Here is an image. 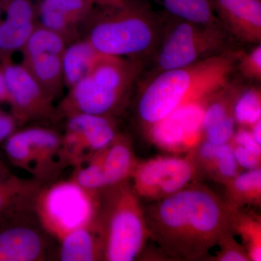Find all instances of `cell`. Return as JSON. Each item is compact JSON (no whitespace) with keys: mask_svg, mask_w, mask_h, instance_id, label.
<instances>
[{"mask_svg":"<svg viewBox=\"0 0 261 261\" xmlns=\"http://www.w3.org/2000/svg\"><path fill=\"white\" fill-rule=\"evenodd\" d=\"M230 218L212 192L192 187L165 197L146 222L165 250L175 256L192 258L200 256L222 238Z\"/></svg>","mask_w":261,"mask_h":261,"instance_id":"6da1fadb","label":"cell"},{"mask_svg":"<svg viewBox=\"0 0 261 261\" xmlns=\"http://www.w3.org/2000/svg\"><path fill=\"white\" fill-rule=\"evenodd\" d=\"M88 8L85 0H43L40 10H56L76 23L87 14Z\"/></svg>","mask_w":261,"mask_h":261,"instance_id":"d4e9b609","label":"cell"},{"mask_svg":"<svg viewBox=\"0 0 261 261\" xmlns=\"http://www.w3.org/2000/svg\"><path fill=\"white\" fill-rule=\"evenodd\" d=\"M116 9L96 20L86 38L104 56L123 58L147 54L159 45L162 22L147 5H114Z\"/></svg>","mask_w":261,"mask_h":261,"instance_id":"277c9868","label":"cell"},{"mask_svg":"<svg viewBox=\"0 0 261 261\" xmlns=\"http://www.w3.org/2000/svg\"><path fill=\"white\" fill-rule=\"evenodd\" d=\"M94 1H96V0H94ZM97 1L105 3L106 5H111V6H114V5H119L122 3L121 0H97Z\"/></svg>","mask_w":261,"mask_h":261,"instance_id":"d590c367","label":"cell"},{"mask_svg":"<svg viewBox=\"0 0 261 261\" xmlns=\"http://www.w3.org/2000/svg\"><path fill=\"white\" fill-rule=\"evenodd\" d=\"M250 258L252 260L260 261L261 260V247L260 245H257L251 247L250 252Z\"/></svg>","mask_w":261,"mask_h":261,"instance_id":"e575fe53","label":"cell"},{"mask_svg":"<svg viewBox=\"0 0 261 261\" xmlns=\"http://www.w3.org/2000/svg\"><path fill=\"white\" fill-rule=\"evenodd\" d=\"M103 174L107 187L126 181L133 173V156L129 146L124 141L115 139L100 152Z\"/></svg>","mask_w":261,"mask_h":261,"instance_id":"ac0fdd59","label":"cell"},{"mask_svg":"<svg viewBox=\"0 0 261 261\" xmlns=\"http://www.w3.org/2000/svg\"><path fill=\"white\" fill-rule=\"evenodd\" d=\"M233 116L240 124L253 125L261 118L260 89L251 87L240 92L233 105Z\"/></svg>","mask_w":261,"mask_h":261,"instance_id":"7402d4cb","label":"cell"},{"mask_svg":"<svg viewBox=\"0 0 261 261\" xmlns=\"http://www.w3.org/2000/svg\"><path fill=\"white\" fill-rule=\"evenodd\" d=\"M246 255L238 250H228L221 256L223 261H245L247 260Z\"/></svg>","mask_w":261,"mask_h":261,"instance_id":"1f68e13d","label":"cell"},{"mask_svg":"<svg viewBox=\"0 0 261 261\" xmlns=\"http://www.w3.org/2000/svg\"><path fill=\"white\" fill-rule=\"evenodd\" d=\"M234 186L237 190L247 195L258 194L260 192L261 171L258 168L250 169L236 178Z\"/></svg>","mask_w":261,"mask_h":261,"instance_id":"83f0119b","label":"cell"},{"mask_svg":"<svg viewBox=\"0 0 261 261\" xmlns=\"http://www.w3.org/2000/svg\"><path fill=\"white\" fill-rule=\"evenodd\" d=\"M231 37L222 25H200L176 19L163 29L157 47L159 73L189 66L231 50Z\"/></svg>","mask_w":261,"mask_h":261,"instance_id":"5b68a950","label":"cell"},{"mask_svg":"<svg viewBox=\"0 0 261 261\" xmlns=\"http://www.w3.org/2000/svg\"><path fill=\"white\" fill-rule=\"evenodd\" d=\"M157 1L175 19L200 25H222L215 13L211 0Z\"/></svg>","mask_w":261,"mask_h":261,"instance_id":"ffe728a7","label":"cell"},{"mask_svg":"<svg viewBox=\"0 0 261 261\" xmlns=\"http://www.w3.org/2000/svg\"><path fill=\"white\" fill-rule=\"evenodd\" d=\"M18 122L13 114L10 115L0 109V146L16 130Z\"/></svg>","mask_w":261,"mask_h":261,"instance_id":"f546056e","label":"cell"},{"mask_svg":"<svg viewBox=\"0 0 261 261\" xmlns=\"http://www.w3.org/2000/svg\"><path fill=\"white\" fill-rule=\"evenodd\" d=\"M59 242L58 260L92 261L102 258L100 239L94 224L70 231Z\"/></svg>","mask_w":261,"mask_h":261,"instance_id":"2e32d148","label":"cell"},{"mask_svg":"<svg viewBox=\"0 0 261 261\" xmlns=\"http://www.w3.org/2000/svg\"><path fill=\"white\" fill-rule=\"evenodd\" d=\"M0 10H1V9H0Z\"/></svg>","mask_w":261,"mask_h":261,"instance_id":"f35d334b","label":"cell"},{"mask_svg":"<svg viewBox=\"0 0 261 261\" xmlns=\"http://www.w3.org/2000/svg\"><path fill=\"white\" fill-rule=\"evenodd\" d=\"M103 55L87 39L65 47L62 55L63 82L70 88L88 74Z\"/></svg>","mask_w":261,"mask_h":261,"instance_id":"e0dca14e","label":"cell"},{"mask_svg":"<svg viewBox=\"0 0 261 261\" xmlns=\"http://www.w3.org/2000/svg\"><path fill=\"white\" fill-rule=\"evenodd\" d=\"M7 155L14 166L31 173L44 186L54 182L68 165L62 136L44 127L17 130L8 143Z\"/></svg>","mask_w":261,"mask_h":261,"instance_id":"52a82bcc","label":"cell"},{"mask_svg":"<svg viewBox=\"0 0 261 261\" xmlns=\"http://www.w3.org/2000/svg\"><path fill=\"white\" fill-rule=\"evenodd\" d=\"M39 14L42 27L63 34L65 37L75 24L68 16L56 10H40Z\"/></svg>","mask_w":261,"mask_h":261,"instance_id":"4316f807","label":"cell"},{"mask_svg":"<svg viewBox=\"0 0 261 261\" xmlns=\"http://www.w3.org/2000/svg\"><path fill=\"white\" fill-rule=\"evenodd\" d=\"M8 94L2 67L0 68V102H8Z\"/></svg>","mask_w":261,"mask_h":261,"instance_id":"d6a6232c","label":"cell"},{"mask_svg":"<svg viewBox=\"0 0 261 261\" xmlns=\"http://www.w3.org/2000/svg\"><path fill=\"white\" fill-rule=\"evenodd\" d=\"M8 90V101L18 123L51 119L56 116L53 98L33 77L24 65L5 60L2 66Z\"/></svg>","mask_w":261,"mask_h":261,"instance_id":"9c48e42d","label":"cell"},{"mask_svg":"<svg viewBox=\"0 0 261 261\" xmlns=\"http://www.w3.org/2000/svg\"><path fill=\"white\" fill-rule=\"evenodd\" d=\"M221 89L184 103L166 118L150 126V135L154 142L171 150L192 147L203 130L205 108Z\"/></svg>","mask_w":261,"mask_h":261,"instance_id":"8fae6325","label":"cell"},{"mask_svg":"<svg viewBox=\"0 0 261 261\" xmlns=\"http://www.w3.org/2000/svg\"><path fill=\"white\" fill-rule=\"evenodd\" d=\"M233 155L237 163L247 169H254L258 165L260 156L256 155L247 149L238 146L233 149Z\"/></svg>","mask_w":261,"mask_h":261,"instance_id":"f1b7e54d","label":"cell"},{"mask_svg":"<svg viewBox=\"0 0 261 261\" xmlns=\"http://www.w3.org/2000/svg\"><path fill=\"white\" fill-rule=\"evenodd\" d=\"M70 179L93 194L107 188L103 174L100 152L94 154L89 161L76 166Z\"/></svg>","mask_w":261,"mask_h":261,"instance_id":"603a6c76","label":"cell"},{"mask_svg":"<svg viewBox=\"0 0 261 261\" xmlns=\"http://www.w3.org/2000/svg\"><path fill=\"white\" fill-rule=\"evenodd\" d=\"M234 140L238 146L247 149L256 155L260 156V145L253 138L251 132L247 130H240L234 135Z\"/></svg>","mask_w":261,"mask_h":261,"instance_id":"4dcf8cb0","label":"cell"},{"mask_svg":"<svg viewBox=\"0 0 261 261\" xmlns=\"http://www.w3.org/2000/svg\"><path fill=\"white\" fill-rule=\"evenodd\" d=\"M237 69H240L245 77L249 80L260 82L261 80V45L255 47L249 53L240 51Z\"/></svg>","mask_w":261,"mask_h":261,"instance_id":"484cf974","label":"cell"},{"mask_svg":"<svg viewBox=\"0 0 261 261\" xmlns=\"http://www.w3.org/2000/svg\"><path fill=\"white\" fill-rule=\"evenodd\" d=\"M221 25L242 42H261V0H211Z\"/></svg>","mask_w":261,"mask_h":261,"instance_id":"4fadbf2b","label":"cell"},{"mask_svg":"<svg viewBox=\"0 0 261 261\" xmlns=\"http://www.w3.org/2000/svg\"><path fill=\"white\" fill-rule=\"evenodd\" d=\"M65 37L44 27H35L23 48L25 58L42 54L62 56L64 51Z\"/></svg>","mask_w":261,"mask_h":261,"instance_id":"44dd1931","label":"cell"},{"mask_svg":"<svg viewBox=\"0 0 261 261\" xmlns=\"http://www.w3.org/2000/svg\"><path fill=\"white\" fill-rule=\"evenodd\" d=\"M240 50H228L195 64L158 73L139 99V117L149 127L184 103L222 89L237 70Z\"/></svg>","mask_w":261,"mask_h":261,"instance_id":"7a4b0ae2","label":"cell"},{"mask_svg":"<svg viewBox=\"0 0 261 261\" xmlns=\"http://www.w3.org/2000/svg\"><path fill=\"white\" fill-rule=\"evenodd\" d=\"M133 190L145 198H162L182 190L192 176L191 165L183 159L161 158L135 167Z\"/></svg>","mask_w":261,"mask_h":261,"instance_id":"7c38bea8","label":"cell"},{"mask_svg":"<svg viewBox=\"0 0 261 261\" xmlns=\"http://www.w3.org/2000/svg\"><path fill=\"white\" fill-rule=\"evenodd\" d=\"M108 188L109 191L101 199L97 195L94 221L100 239L102 258L108 261L134 260L142 250L147 233L138 196L126 181Z\"/></svg>","mask_w":261,"mask_h":261,"instance_id":"3957f363","label":"cell"},{"mask_svg":"<svg viewBox=\"0 0 261 261\" xmlns=\"http://www.w3.org/2000/svg\"><path fill=\"white\" fill-rule=\"evenodd\" d=\"M229 82L211 99L205 108L203 130L207 142L216 145L228 143L234 135L233 105L240 89Z\"/></svg>","mask_w":261,"mask_h":261,"instance_id":"5bb4252c","label":"cell"},{"mask_svg":"<svg viewBox=\"0 0 261 261\" xmlns=\"http://www.w3.org/2000/svg\"><path fill=\"white\" fill-rule=\"evenodd\" d=\"M50 235L35 212L0 221V261H41L53 254Z\"/></svg>","mask_w":261,"mask_h":261,"instance_id":"ba28073f","label":"cell"},{"mask_svg":"<svg viewBox=\"0 0 261 261\" xmlns=\"http://www.w3.org/2000/svg\"><path fill=\"white\" fill-rule=\"evenodd\" d=\"M85 1L88 2V3H89V2L92 1V0H85Z\"/></svg>","mask_w":261,"mask_h":261,"instance_id":"74e56055","label":"cell"},{"mask_svg":"<svg viewBox=\"0 0 261 261\" xmlns=\"http://www.w3.org/2000/svg\"><path fill=\"white\" fill-rule=\"evenodd\" d=\"M10 173L8 168L5 166L4 163L2 161L1 158H0V173Z\"/></svg>","mask_w":261,"mask_h":261,"instance_id":"8d00e7d4","label":"cell"},{"mask_svg":"<svg viewBox=\"0 0 261 261\" xmlns=\"http://www.w3.org/2000/svg\"><path fill=\"white\" fill-rule=\"evenodd\" d=\"M251 134L253 138L259 145H261V121H258L252 125Z\"/></svg>","mask_w":261,"mask_h":261,"instance_id":"836d02e7","label":"cell"},{"mask_svg":"<svg viewBox=\"0 0 261 261\" xmlns=\"http://www.w3.org/2000/svg\"><path fill=\"white\" fill-rule=\"evenodd\" d=\"M200 154L205 159L217 160L219 172L225 177L231 178L236 175L238 164L232 148L227 143L216 145L207 141L201 146Z\"/></svg>","mask_w":261,"mask_h":261,"instance_id":"cb8c5ba5","label":"cell"},{"mask_svg":"<svg viewBox=\"0 0 261 261\" xmlns=\"http://www.w3.org/2000/svg\"><path fill=\"white\" fill-rule=\"evenodd\" d=\"M24 66L47 93L54 98L63 82L62 56L42 54L25 58Z\"/></svg>","mask_w":261,"mask_h":261,"instance_id":"d6986e66","label":"cell"},{"mask_svg":"<svg viewBox=\"0 0 261 261\" xmlns=\"http://www.w3.org/2000/svg\"><path fill=\"white\" fill-rule=\"evenodd\" d=\"M97 194L72 179L44 185L38 194L35 213L44 229L59 241L67 233L94 224Z\"/></svg>","mask_w":261,"mask_h":261,"instance_id":"8992f818","label":"cell"},{"mask_svg":"<svg viewBox=\"0 0 261 261\" xmlns=\"http://www.w3.org/2000/svg\"><path fill=\"white\" fill-rule=\"evenodd\" d=\"M42 184L13 173H0V221L17 215L35 212V202Z\"/></svg>","mask_w":261,"mask_h":261,"instance_id":"9a60e30c","label":"cell"},{"mask_svg":"<svg viewBox=\"0 0 261 261\" xmlns=\"http://www.w3.org/2000/svg\"><path fill=\"white\" fill-rule=\"evenodd\" d=\"M63 138L68 164L80 166L108 147L116 138L108 116L77 113L68 115Z\"/></svg>","mask_w":261,"mask_h":261,"instance_id":"30bf717a","label":"cell"}]
</instances>
